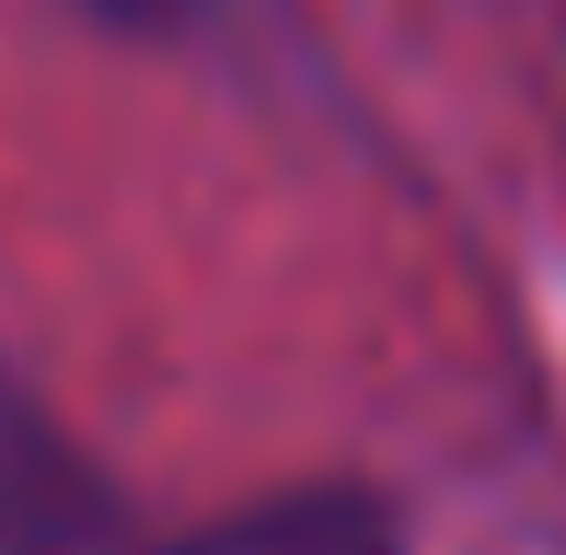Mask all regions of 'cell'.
Returning a JSON list of instances; mask_svg holds the SVG:
<instances>
[{
    "instance_id": "obj_1",
    "label": "cell",
    "mask_w": 566,
    "mask_h": 555,
    "mask_svg": "<svg viewBox=\"0 0 566 555\" xmlns=\"http://www.w3.org/2000/svg\"><path fill=\"white\" fill-rule=\"evenodd\" d=\"M186 555H394V521L347 486H313V498H266V510L197 533Z\"/></svg>"
},
{
    "instance_id": "obj_2",
    "label": "cell",
    "mask_w": 566,
    "mask_h": 555,
    "mask_svg": "<svg viewBox=\"0 0 566 555\" xmlns=\"http://www.w3.org/2000/svg\"><path fill=\"white\" fill-rule=\"evenodd\" d=\"M82 12H105V23H174L186 0H82Z\"/></svg>"
}]
</instances>
